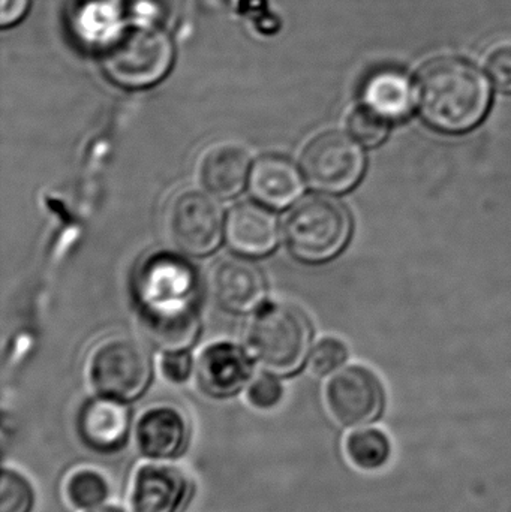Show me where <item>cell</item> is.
I'll use <instances>...</instances> for the list:
<instances>
[{"instance_id":"cell-1","label":"cell","mask_w":511,"mask_h":512,"mask_svg":"<svg viewBox=\"0 0 511 512\" xmlns=\"http://www.w3.org/2000/svg\"><path fill=\"white\" fill-rule=\"evenodd\" d=\"M201 286L194 265L155 252L138 268L134 298L147 340L162 352L188 351L201 328Z\"/></svg>"},{"instance_id":"cell-2","label":"cell","mask_w":511,"mask_h":512,"mask_svg":"<svg viewBox=\"0 0 511 512\" xmlns=\"http://www.w3.org/2000/svg\"><path fill=\"white\" fill-rule=\"evenodd\" d=\"M417 98L426 122L450 134L470 131L482 122L491 104V87L473 63L441 57L423 66Z\"/></svg>"},{"instance_id":"cell-3","label":"cell","mask_w":511,"mask_h":512,"mask_svg":"<svg viewBox=\"0 0 511 512\" xmlns=\"http://www.w3.org/2000/svg\"><path fill=\"white\" fill-rule=\"evenodd\" d=\"M104 74L125 89H144L170 72L174 47L167 32L143 23L125 24L102 41L98 51Z\"/></svg>"},{"instance_id":"cell-4","label":"cell","mask_w":511,"mask_h":512,"mask_svg":"<svg viewBox=\"0 0 511 512\" xmlns=\"http://www.w3.org/2000/svg\"><path fill=\"white\" fill-rule=\"evenodd\" d=\"M312 327L302 310L266 303L257 310L246 333L248 351L263 372L293 376L311 355Z\"/></svg>"},{"instance_id":"cell-5","label":"cell","mask_w":511,"mask_h":512,"mask_svg":"<svg viewBox=\"0 0 511 512\" xmlns=\"http://www.w3.org/2000/svg\"><path fill=\"white\" fill-rule=\"evenodd\" d=\"M351 216L339 201L329 197L303 198L288 213L285 240L297 259L309 264L335 258L351 236Z\"/></svg>"},{"instance_id":"cell-6","label":"cell","mask_w":511,"mask_h":512,"mask_svg":"<svg viewBox=\"0 0 511 512\" xmlns=\"http://www.w3.org/2000/svg\"><path fill=\"white\" fill-rule=\"evenodd\" d=\"M153 366L147 349L128 336L99 342L87 363V378L96 396L131 405L149 390Z\"/></svg>"},{"instance_id":"cell-7","label":"cell","mask_w":511,"mask_h":512,"mask_svg":"<svg viewBox=\"0 0 511 512\" xmlns=\"http://www.w3.org/2000/svg\"><path fill=\"white\" fill-rule=\"evenodd\" d=\"M300 167L312 188L326 194H342L359 183L365 170V156L350 135L321 132L306 144L300 155Z\"/></svg>"},{"instance_id":"cell-8","label":"cell","mask_w":511,"mask_h":512,"mask_svg":"<svg viewBox=\"0 0 511 512\" xmlns=\"http://www.w3.org/2000/svg\"><path fill=\"white\" fill-rule=\"evenodd\" d=\"M324 403L333 421L344 429L374 426L386 409V391L368 367H342L329 376Z\"/></svg>"},{"instance_id":"cell-9","label":"cell","mask_w":511,"mask_h":512,"mask_svg":"<svg viewBox=\"0 0 511 512\" xmlns=\"http://www.w3.org/2000/svg\"><path fill=\"white\" fill-rule=\"evenodd\" d=\"M224 228L221 206L209 192L183 189L171 198L167 212L168 236L185 254H212L221 243Z\"/></svg>"},{"instance_id":"cell-10","label":"cell","mask_w":511,"mask_h":512,"mask_svg":"<svg viewBox=\"0 0 511 512\" xmlns=\"http://www.w3.org/2000/svg\"><path fill=\"white\" fill-rule=\"evenodd\" d=\"M195 496L191 475L177 462L144 460L129 486V512H186Z\"/></svg>"},{"instance_id":"cell-11","label":"cell","mask_w":511,"mask_h":512,"mask_svg":"<svg viewBox=\"0 0 511 512\" xmlns=\"http://www.w3.org/2000/svg\"><path fill=\"white\" fill-rule=\"evenodd\" d=\"M132 442L141 459L179 462L191 448V420L179 406L156 403L135 418Z\"/></svg>"},{"instance_id":"cell-12","label":"cell","mask_w":511,"mask_h":512,"mask_svg":"<svg viewBox=\"0 0 511 512\" xmlns=\"http://www.w3.org/2000/svg\"><path fill=\"white\" fill-rule=\"evenodd\" d=\"M134 423L125 403L95 396L81 406L77 415L78 439L96 456H117L132 442Z\"/></svg>"},{"instance_id":"cell-13","label":"cell","mask_w":511,"mask_h":512,"mask_svg":"<svg viewBox=\"0 0 511 512\" xmlns=\"http://www.w3.org/2000/svg\"><path fill=\"white\" fill-rule=\"evenodd\" d=\"M254 358L236 343L207 345L195 361V382L204 396L228 400L245 393L254 378Z\"/></svg>"},{"instance_id":"cell-14","label":"cell","mask_w":511,"mask_h":512,"mask_svg":"<svg viewBox=\"0 0 511 512\" xmlns=\"http://www.w3.org/2000/svg\"><path fill=\"white\" fill-rule=\"evenodd\" d=\"M228 246L240 256L260 258L275 251L281 240L279 221L269 207L243 201L228 212L224 228Z\"/></svg>"},{"instance_id":"cell-15","label":"cell","mask_w":511,"mask_h":512,"mask_svg":"<svg viewBox=\"0 0 511 512\" xmlns=\"http://www.w3.org/2000/svg\"><path fill=\"white\" fill-rule=\"evenodd\" d=\"M212 285L216 300L230 312H257L266 304V277L248 259H222L213 271Z\"/></svg>"},{"instance_id":"cell-16","label":"cell","mask_w":511,"mask_h":512,"mask_svg":"<svg viewBox=\"0 0 511 512\" xmlns=\"http://www.w3.org/2000/svg\"><path fill=\"white\" fill-rule=\"evenodd\" d=\"M249 189L252 197L263 206L287 209L305 191V176L291 159L281 155H264L252 165Z\"/></svg>"},{"instance_id":"cell-17","label":"cell","mask_w":511,"mask_h":512,"mask_svg":"<svg viewBox=\"0 0 511 512\" xmlns=\"http://www.w3.org/2000/svg\"><path fill=\"white\" fill-rule=\"evenodd\" d=\"M251 174V156L236 143L213 144L198 165L203 188L219 200H230L245 189Z\"/></svg>"},{"instance_id":"cell-18","label":"cell","mask_w":511,"mask_h":512,"mask_svg":"<svg viewBox=\"0 0 511 512\" xmlns=\"http://www.w3.org/2000/svg\"><path fill=\"white\" fill-rule=\"evenodd\" d=\"M414 90L407 75L395 69L375 72L363 89V107L387 122L407 117L413 107Z\"/></svg>"},{"instance_id":"cell-19","label":"cell","mask_w":511,"mask_h":512,"mask_svg":"<svg viewBox=\"0 0 511 512\" xmlns=\"http://www.w3.org/2000/svg\"><path fill=\"white\" fill-rule=\"evenodd\" d=\"M344 454L356 471L375 474L386 469L392 460V438L380 427H357L345 436Z\"/></svg>"},{"instance_id":"cell-20","label":"cell","mask_w":511,"mask_h":512,"mask_svg":"<svg viewBox=\"0 0 511 512\" xmlns=\"http://www.w3.org/2000/svg\"><path fill=\"white\" fill-rule=\"evenodd\" d=\"M63 493L72 510L86 512L108 504L111 484L98 469L78 468L66 478Z\"/></svg>"},{"instance_id":"cell-21","label":"cell","mask_w":511,"mask_h":512,"mask_svg":"<svg viewBox=\"0 0 511 512\" xmlns=\"http://www.w3.org/2000/svg\"><path fill=\"white\" fill-rule=\"evenodd\" d=\"M38 495L32 480L17 468L5 466L0 483V512H35Z\"/></svg>"},{"instance_id":"cell-22","label":"cell","mask_w":511,"mask_h":512,"mask_svg":"<svg viewBox=\"0 0 511 512\" xmlns=\"http://www.w3.org/2000/svg\"><path fill=\"white\" fill-rule=\"evenodd\" d=\"M285 388L281 378L272 373H258L245 390V399L255 411L270 412L284 400Z\"/></svg>"},{"instance_id":"cell-23","label":"cell","mask_w":511,"mask_h":512,"mask_svg":"<svg viewBox=\"0 0 511 512\" xmlns=\"http://www.w3.org/2000/svg\"><path fill=\"white\" fill-rule=\"evenodd\" d=\"M347 357V346L341 340L327 337V339L320 340L312 349L308 360L309 369L318 378H326L342 369Z\"/></svg>"},{"instance_id":"cell-24","label":"cell","mask_w":511,"mask_h":512,"mask_svg":"<svg viewBox=\"0 0 511 512\" xmlns=\"http://www.w3.org/2000/svg\"><path fill=\"white\" fill-rule=\"evenodd\" d=\"M390 123L372 113L366 107H359L351 113L348 128L351 135L363 146H378L386 138Z\"/></svg>"},{"instance_id":"cell-25","label":"cell","mask_w":511,"mask_h":512,"mask_svg":"<svg viewBox=\"0 0 511 512\" xmlns=\"http://www.w3.org/2000/svg\"><path fill=\"white\" fill-rule=\"evenodd\" d=\"M159 372L165 381L183 385L195 373V363L188 351L164 352L159 360Z\"/></svg>"},{"instance_id":"cell-26","label":"cell","mask_w":511,"mask_h":512,"mask_svg":"<svg viewBox=\"0 0 511 512\" xmlns=\"http://www.w3.org/2000/svg\"><path fill=\"white\" fill-rule=\"evenodd\" d=\"M486 68L498 89L511 93V44L495 48L486 60Z\"/></svg>"},{"instance_id":"cell-27","label":"cell","mask_w":511,"mask_h":512,"mask_svg":"<svg viewBox=\"0 0 511 512\" xmlns=\"http://www.w3.org/2000/svg\"><path fill=\"white\" fill-rule=\"evenodd\" d=\"M30 0H2L0 5V24L3 27L14 26L26 15Z\"/></svg>"},{"instance_id":"cell-28","label":"cell","mask_w":511,"mask_h":512,"mask_svg":"<svg viewBox=\"0 0 511 512\" xmlns=\"http://www.w3.org/2000/svg\"><path fill=\"white\" fill-rule=\"evenodd\" d=\"M86 512H129V510L128 508H123L120 507V505L110 504V502H108V504L102 505V507Z\"/></svg>"}]
</instances>
